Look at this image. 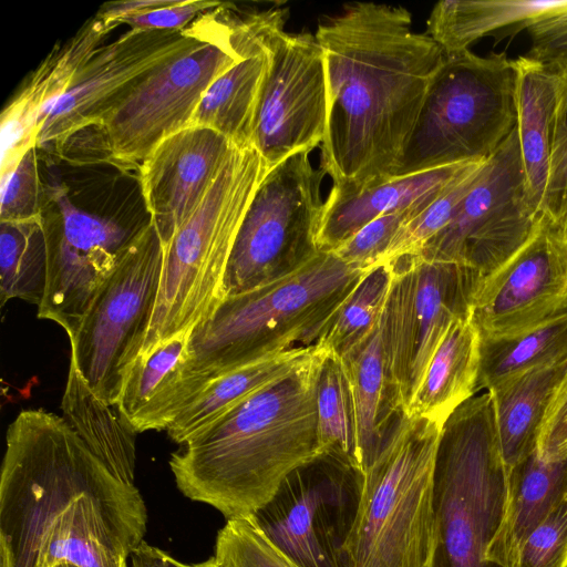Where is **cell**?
Returning <instances> with one entry per match:
<instances>
[{"mask_svg": "<svg viewBox=\"0 0 567 567\" xmlns=\"http://www.w3.org/2000/svg\"><path fill=\"white\" fill-rule=\"evenodd\" d=\"M390 262L377 265L360 280L317 344L343 355L379 326L392 282Z\"/></svg>", "mask_w": 567, "mask_h": 567, "instance_id": "obj_35", "label": "cell"}, {"mask_svg": "<svg viewBox=\"0 0 567 567\" xmlns=\"http://www.w3.org/2000/svg\"><path fill=\"white\" fill-rule=\"evenodd\" d=\"M542 212L551 221L567 228V68L561 69Z\"/></svg>", "mask_w": 567, "mask_h": 567, "instance_id": "obj_40", "label": "cell"}, {"mask_svg": "<svg viewBox=\"0 0 567 567\" xmlns=\"http://www.w3.org/2000/svg\"><path fill=\"white\" fill-rule=\"evenodd\" d=\"M37 146L30 148L11 171L0 174V223L43 224L42 195Z\"/></svg>", "mask_w": 567, "mask_h": 567, "instance_id": "obj_39", "label": "cell"}, {"mask_svg": "<svg viewBox=\"0 0 567 567\" xmlns=\"http://www.w3.org/2000/svg\"><path fill=\"white\" fill-rule=\"evenodd\" d=\"M234 147L209 127L188 125L142 161L141 193L163 246L200 204Z\"/></svg>", "mask_w": 567, "mask_h": 567, "instance_id": "obj_19", "label": "cell"}, {"mask_svg": "<svg viewBox=\"0 0 567 567\" xmlns=\"http://www.w3.org/2000/svg\"><path fill=\"white\" fill-rule=\"evenodd\" d=\"M316 346L295 348L209 381L165 430L182 445L248 398L305 362Z\"/></svg>", "mask_w": 567, "mask_h": 567, "instance_id": "obj_28", "label": "cell"}, {"mask_svg": "<svg viewBox=\"0 0 567 567\" xmlns=\"http://www.w3.org/2000/svg\"><path fill=\"white\" fill-rule=\"evenodd\" d=\"M61 409L63 419L112 474L134 485L137 434L115 405L93 393L71 360Z\"/></svg>", "mask_w": 567, "mask_h": 567, "instance_id": "obj_29", "label": "cell"}, {"mask_svg": "<svg viewBox=\"0 0 567 567\" xmlns=\"http://www.w3.org/2000/svg\"><path fill=\"white\" fill-rule=\"evenodd\" d=\"M390 264L393 276L380 329L389 401L398 413L408 405L450 324L471 316L483 277L465 265L419 255Z\"/></svg>", "mask_w": 567, "mask_h": 567, "instance_id": "obj_12", "label": "cell"}, {"mask_svg": "<svg viewBox=\"0 0 567 567\" xmlns=\"http://www.w3.org/2000/svg\"><path fill=\"white\" fill-rule=\"evenodd\" d=\"M56 208H43L48 280L38 318L58 323L69 340L99 289L138 233L118 221L78 208L62 186L48 194Z\"/></svg>", "mask_w": 567, "mask_h": 567, "instance_id": "obj_17", "label": "cell"}, {"mask_svg": "<svg viewBox=\"0 0 567 567\" xmlns=\"http://www.w3.org/2000/svg\"><path fill=\"white\" fill-rule=\"evenodd\" d=\"M268 54L243 59L204 92L190 125L209 127L235 147H251L254 120Z\"/></svg>", "mask_w": 567, "mask_h": 567, "instance_id": "obj_30", "label": "cell"}, {"mask_svg": "<svg viewBox=\"0 0 567 567\" xmlns=\"http://www.w3.org/2000/svg\"><path fill=\"white\" fill-rule=\"evenodd\" d=\"M443 425L398 412L363 473L346 567H431L433 476Z\"/></svg>", "mask_w": 567, "mask_h": 567, "instance_id": "obj_6", "label": "cell"}, {"mask_svg": "<svg viewBox=\"0 0 567 567\" xmlns=\"http://www.w3.org/2000/svg\"><path fill=\"white\" fill-rule=\"evenodd\" d=\"M164 247L151 219L132 239L70 339L71 361L93 393L115 405L156 302Z\"/></svg>", "mask_w": 567, "mask_h": 567, "instance_id": "obj_11", "label": "cell"}, {"mask_svg": "<svg viewBox=\"0 0 567 567\" xmlns=\"http://www.w3.org/2000/svg\"><path fill=\"white\" fill-rule=\"evenodd\" d=\"M466 165L396 176L351 193L330 189L318 234L319 250L333 251L373 219L405 209L443 189Z\"/></svg>", "mask_w": 567, "mask_h": 567, "instance_id": "obj_22", "label": "cell"}, {"mask_svg": "<svg viewBox=\"0 0 567 567\" xmlns=\"http://www.w3.org/2000/svg\"><path fill=\"white\" fill-rule=\"evenodd\" d=\"M566 370L567 358L517 374L487 391L507 472L537 449L546 413Z\"/></svg>", "mask_w": 567, "mask_h": 567, "instance_id": "obj_26", "label": "cell"}, {"mask_svg": "<svg viewBox=\"0 0 567 567\" xmlns=\"http://www.w3.org/2000/svg\"><path fill=\"white\" fill-rule=\"evenodd\" d=\"M259 92L251 147L271 169L289 156L321 145L328 121L322 49L309 31L274 33Z\"/></svg>", "mask_w": 567, "mask_h": 567, "instance_id": "obj_16", "label": "cell"}, {"mask_svg": "<svg viewBox=\"0 0 567 567\" xmlns=\"http://www.w3.org/2000/svg\"><path fill=\"white\" fill-rule=\"evenodd\" d=\"M200 39L141 81L85 136L102 158L131 169L165 137L190 125L206 89L243 60L233 50L217 8L197 20Z\"/></svg>", "mask_w": 567, "mask_h": 567, "instance_id": "obj_9", "label": "cell"}, {"mask_svg": "<svg viewBox=\"0 0 567 567\" xmlns=\"http://www.w3.org/2000/svg\"><path fill=\"white\" fill-rule=\"evenodd\" d=\"M482 163L467 164L439 196L420 214L402 225L380 265L402 256L415 255L445 228L474 185Z\"/></svg>", "mask_w": 567, "mask_h": 567, "instance_id": "obj_36", "label": "cell"}, {"mask_svg": "<svg viewBox=\"0 0 567 567\" xmlns=\"http://www.w3.org/2000/svg\"><path fill=\"white\" fill-rule=\"evenodd\" d=\"M508 499L505 465L488 392L461 404L443 425L433 476L431 567H499L486 553Z\"/></svg>", "mask_w": 567, "mask_h": 567, "instance_id": "obj_7", "label": "cell"}, {"mask_svg": "<svg viewBox=\"0 0 567 567\" xmlns=\"http://www.w3.org/2000/svg\"><path fill=\"white\" fill-rule=\"evenodd\" d=\"M324 348L190 437L169 467L187 498L250 519L285 477L320 453L316 390Z\"/></svg>", "mask_w": 567, "mask_h": 567, "instance_id": "obj_3", "label": "cell"}, {"mask_svg": "<svg viewBox=\"0 0 567 567\" xmlns=\"http://www.w3.org/2000/svg\"><path fill=\"white\" fill-rule=\"evenodd\" d=\"M132 567H221L214 556L197 564H184L143 540L130 555Z\"/></svg>", "mask_w": 567, "mask_h": 567, "instance_id": "obj_44", "label": "cell"}, {"mask_svg": "<svg viewBox=\"0 0 567 567\" xmlns=\"http://www.w3.org/2000/svg\"><path fill=\"white\" fill-rule=\"evenodd\" d=\"M560 456H561V457L567 456V433H566L565 440H564V442H563Z\"/></svg>", "mask_w": 567, "mask_h": 567, "instance_id": "obj_45", "label": "cell"}, {"mask_svg": "<svg viewBox=\"0 0 567 567\" xmlns=\"http://www.w3.org/2000/svg\"><path fill=\"white\" fill-rule=\"evenodd\" d=\"M214 557L221 567H300L250 519H227L219 529Z\"/></svg>", "mask_w": 567, "mask_h": 567, "instance_id": "obj_37", "label": "cell"}, {"mask_svg": "<svg viewBox=\"0 0 567 567\" xmlns=\"http://www.w3.org/2000/svg\"><path fill=\"white\" fill-rule=\"evenodd\" d=\"M542 218L528 197L515 126L482 163L449 225L415 255L465 265L484 279L528 241Z\"/></svg>", "mask_w": 567, "mask_h": 567, "instance_id": "obj_14", "label": "cell"}, {"mask_svg": "<svg viewBox=\"0 0 567 567\" xmlns=\"http://www.w3.org/2000/svg\"><path fill=\"white\" fill-rule=\"evenodd\" d=\"M565 7L567 0H444L433 7L425 33L444 55H451L468 51L486 35H515L539 17Z\"/></svg>", "mask_w": 567, "mask_h": 567, "instance_id": "obj_27", "label": "cell"}, {"mask_svg": "<svg viewBox=\"0 0 567 567\" xmlns=\"http://www.w3.org/2000/svg\"><path fill=\"white\" fill-rule=\"evenodd\" d=\"M324 175L320 167L313 168L306 152L267 172L234 243L224 278L225 298L286 277L320 251Z\"/></svg>", "mask_w": 567, "mask_h": 567, "instance_id": "obj_10", "label": "cell"}, {"mask_svg": "<svg viewBox=\"0 0 567 567\" xmlns=\"http://www.w3.org/2000/svg\"><path fill=\"white\" fill-rule=\"evenodd\" d=\"M567 495V456L544 460L538 450L508 470V499L497 536L487 549L488 561L511 567L532 530Z\"/></svg>", "mask_w": 567, "mask_h": 567, "instance_id": "obj_25", "label": "cell"}, {"mask_svg": "<svg viewBox=\"0 0 567 567\" xmlns=\"http://www.w3.org/2000/svg\"><path fill=\"white\" fill-rule=\"evenodd\" d=\"M370 269L319 251L286 277L225 298L190 333L185 405L216 378L290 349L316 346Z\"/></svg>", "mask_w": 567, "mask_h": 567, "instance_id": "obj_4", "label": "cell"}, {"mask_svg": "<svg viewBox=\"0 0 567 567\" xmlns=\"http://www.w3.org/2000/svg\"><path fill=\"white\" fill-rule=\"evenodd\" d=\"M516 64L519 153L530 204L543 214L561 69L528 55L517 58Z\"/></svg>", "mask_w": 567, "mask_h": 567, "instance_id": "obj_23", "label": "cell"}, {"mask_svg": "<svg viewBox=\"0 0 567 567\" xmlns=\"http://www.w3.org/2000/svg\"><path fill=\"white\" fill-rule=\"evenodd\" d=\"M567 313V228L545 215L528 241L485 277L471 306L481 337H503Z\"/></svg>", "mask_w": 567, "mask_h": 567, "instance_id": "obj_18", "label": "cell"}, {"mask_svg": "<svg viewBox=\"0 0 567 567\" xmlns=\"http://www.w3.org/2000/svg\"><path fill=\"white\" fill-rule=\"evenodd\" d=\"M220 4L218 1L172 0L158 9L122 18L117 23L142 31H179L192 24L196 16Z\"/></svg>", "mask_w": 567, "mask_h": 567, "instance_id": "obj_42", "label": "cell"}, {"mask_svg": "<svg viewBox=\"0 0 567 567\" xmlns=\"http://www.w3.org/2000/svg\"><path fill=\"white\" fill-rule=\"evenodd\" d=\"M443 189L405 209L373 219L331 252L346 264L358 268L370 269L380 265L402 225L427 207Z\"/></svg>", "mask_w": 567, "mask_h": 567, "instance_id": "obj_38", "label": "cell"}, {"mask_svg": "<svg viewBox=\"0 0 567 567\" xmlns=\"http://www.w3.org/2000/svg\"><path fill=\"white\" fill-rule=\"evenodd\" d=\"M117 25L99 16L62 44H55L19 85L0 114V174L11 171L37 146L44 110L66 92L80 69Z\"/></svg>", "mask_w": 567, "mask_h": 567, "instance_id": "obj_20", "label": "cell"}, {"mask_svg": "<svg viewBox=\"0 0 567 567\" xmlns=\"http://www.w3.org/2000/svg\"><path fill=\"white\" fill-rule=\"evenodd\" d=\"M567 433V370L546 413L537 450L544 460L561 458Z\"/></svg>", "mask_w": 567, "mask_h": 567, "instance_id": "obj_43", "label": "cell"}, {"mask_svg": "<svg viewBox=\"0 0 567 567\" xmlns=\"http://www.w3.org/2000/svg\"><path fill=\"white\" fill-rule=\"evenodd\" d=\"M565 358L567 313L518 333L481 337L476 392Z\"/></svg>", "mask_w": 567, "mask_h": 567, "instance_id": "obj_32", "label": "cell"}, {"mask_svg": "<svg viewBox=\"0 0 567 567\" xmlns=\"http://www.w3.org/2000/svg\"><path fill=\"white\" fill-rule=\"evenodd\" d=\"M511 567H567V495L523 540Z\"/></svg>", "mask_w": 567, "mask_h": 567, "instance_id": "obj_41", "label": "cell"}, {"mask_svg": "<svg viewBox=\"0 0 567 567\" xmlns=\"http://www.w3.org/2000/svg\"><path fill=\"white\" fill-rule=\"evenodd\" d=\"M43 224L0 223V305L21 299L40 306L47 288Z\"/></svg>", "mask_w": 567, "mask_h": 567, "instance_id": "obj_34", "label": "cell"}, {"mask_svg": "<svg viewBox=\"0 0 567 567\" xmlns=\"http://www.w3.org/2000/svg\"><path fill=\"white\" fill-rule=\"evenodd\" d=\"M55 567H79V566L65 561V563H62V564H60V565H58Z\"/></svg>", "mask_w": 567, "mask_h": 567, "instance_id": "obj_46", "label": "cell"}, {"mask_svg": "<svg viewBox=\"0 0 567 567\" xmlns=\"http://www.w3.org/2000/svg\"><path fill=\"white\" fill-rule=\"evenodd\" d=\"M316 408L320 453L346 460L363 472L351 383L341 358L326 348L318 372Z\"/></svg>", "mask_w": 567, "mask_h": 567, "instance_id": "obj_33", "label": "cell"}, {"mask_svg": "<svg viewBox=\"0 0 567 567\" xmlns=\"http://www.w3.org/2000/svg\"><path fill=\"white\" fill-rule=\"evenodd\" d=\"M363 472L321 453L290 472L250 520L300 567H346Z\"/></svg>", "mask_w": 567, "mask_h": 567, "instance_id": "obj_13", "label": "cell"}, {"mask_svg": "<svg viewBox=\"0 0 567 567\" xmlns=\"http://www.w3.org/2000/svg\"><path fill=\"white\" fill-rule=\"evenodd\" d=\"M268 171L254 147H234L200 204L163 246L158 293L137 357L192 332L225 299L224 278L237 233Z\"/></svg>", "mask_w": 567, "mask_h": 567, "instance_id": "obj_5", "label": "cell"}, {"mask_svg": "<svg viewBox=\"0 0 567 567\" xmlns=\"http://www.w3.org/2000/svg\"><path fill=\"white\" fill-rule=\"evenodd\" d=\"M340 358L353 393L364 473L396 414L389 401L380 323L370 336Z\"/></svg>", "mask_w": 567, "mask_h": 567, "instance_id": "obj_31", "label": "cell"}, {"mask_svg": "<svg viewBox=\"0 0 567 567\" xmlns=\"http://www.w3.org/2000/svg\"><path fill=\"white\" fill-rule=\"evenodd\" d=\"M146 523L140 491L113 475L62 416L28 409L10 423L0 567H126Z\"/></svg>", "mask_w": 567, "mask_h": 567, "instance_id": "obj_1", "label": "cell"}, {"mask_svg": "<svg viewBox=\"0 0 567 567\" xmlns=\"http://www.w3.org/2000/svg\"><path fill=\"white\" fill-rule=\"evenodd\" d=\"M516 83L504 52L444 55L393 177L485 162L516 126Z\"/></svg>", "mask_w": 567, "mask_h": 567, "instance_id": "obj_8", "label": "cell"}, {"mask_svg": "<svg viewBox=\"0 0 567 567\" xmlns=\"http://www.w3.org/2000/svg\"><path fill=\"white\" fill-rule=\"evenodd\" d=\"M190 333L171 338L131 364L115 406L136 434L166 430L185 406L184 369Z\"/></svg>", "mask_w": 567, "mask_h": 567, "instance_id": "obj_21", "label": "cell"}, {"mask_svg": "<svg viewBox=\"0 0 567 567\" xmlns=\"http://www.w3.org/2000/svg\"><path fill=\"white\" fill-rule=\"evenodd\" d=\"M324 58L328 121L320 168L331 190L351 193L393 177L442 48L412 29L401 6L346 4L315 33Z\"/></svg>", "mask_w": 567, "mask_h": 567, "instance_id": "obj_2", "label": "cell"}, {"mask_svg": "<svg viewBox=\"0 0 567 567\" xmlns=\"http://www.w3.org/2000/svg\"><path fill=\"white\" fill-rule=\"evenodd\" d=\"M200 34L198 21L179 31L130 29L96 48L66 92L42 113L37 148L61 157L74 135L100 125L141 81L196 44Z\"/></svg>", "mask_w": 567, "mask_h": 567, "instance_id": "obj_15", "label": "cell"}, {"mask_svg": "<svg viewBox=\"0 0 567 567\" xmlns=\"http://www.w3.org/2000/svg\"><path fill=\"white\" fill-rule=\"evenodd\" d=\"M480 340L471 316L455 319L402 412L444 425L451 414L476 393Z\"/></svg>", "mask_w": 567, "mask_h": 567, "instance_id": "obj_24", "label": "cell"}]
</instances>
